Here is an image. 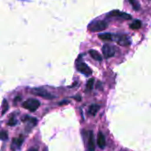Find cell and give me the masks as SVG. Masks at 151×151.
<instances>
[{
    "label": "cell",
    "mask_w": 151,
    "mask_h": 151,
    "mask_svg": "<svg viewBox=\"0 0 151 151\" xmlns=\"http://www.w3.org/2000/svg\"><path fill=\"white\" fill-rule=\"evenodd\" d=\"M88 53H89V55H90L94 60H96V61H103L102 55H101L97 51H96V50H89Z\"/></svg>",
    "instance_id": "11"
},
{
    "label": "cell",
    "mask_w": 151,
    "mask_h": 151,
    "mask_svg": "<svg viewBox=\"0 0 151 151\" xmlns=\"http://www.w3.org/2000/svg\"><path fill=\"white\" fill-rule=\"evenodd\" d=\"M99 109H100V106L99 105H97V104H92L89 107V109H88V113L90 115H92V116H96V113H97V111L99 110Z\"/></svg>",
    "instance_id": "12"
},
{
    "label": "cell",
    "mask_w": 151,
    "mask_h": 151,
    "mask_svg": "<svg viewBox=\"0 0 151 151\" xmlns=\"http://www.w3.org/2000/svg\"><path fill=\"white\" fill-rule=\"evenodd\" d=\"M97 145L101 149H104L105 147V138L101 132H99L97 134Z\"/></svg>",
    "instance_id": "10"
},
{
    "label": "cell",
    "mask_w": 151,
    "mask_h": 151,
    "mask_svg": "<svg viewBox=\"0 0 151 151\" xmlns=\"http://www.w3.org/2000/svg\"><path fill=\"white\" fill-rule=\"evenodd\" d=\"M33 93H34V94H35L37 96H40V97H42L44 99L50 100V99L54 98L53 95H51L49 92H47L46 90H44L42 88H35V89L33 90Z\"/></svg>",
    "instance_id": "3"
},
{
    "label": "cell",
    "mask_w": 151,
    "mask_h": 151,
    "mask_svg": "<svg viewBox=\"0 0 151 151\" xmlns=\"http://www.w3.org/2000/svg\"><path fill=\"white\" fill-rule=\"evenodd\" d=\"M8 108H9V105H8L7 101L4 100L3 101V104H2V115H4V113L8 110Z\"/></svg>",
    "instance_id": "16"
},
{
    "label": "cell",
    "mask_w": 151,
    "mask_h": 151,
    "mask_svg": "<svg viewBox=\"0 0 151 151\" xmlns=\"http://www.w3.org/2000/svg\"><path fill=\"white\" fill-rule=\"evenodd\" d=\"M108 27V23L104 20H96V21H93L89 24L88 26V29L90 31L93 32H96V31H102L104 30L105 28H107Z\"/></svg>",
    "instance_id": "1"
},
{
    "label": "cell",
    "mask_w": 151,
    "mask_h": 151,
    "mask_svg": "<svg viewBox=\"0 0 151 151\" xmlns=\"http://www.w3.org/2000/svg\"><path fill=\"white\" fill-rule=\"evenodd\" d=\"M24 142V137L23 136H19L18 138H14L12 140V145H11V149L12 150H19L22 145Z\"/></svg>",
    "instance_id": "5"
},
{
    "label": "cell",
    "mask_w": 151,
    "mask_h": 151,
    "mask_svg": "<svg viewBox=\"0 0 151 151\" xmlns=\"http://www.w3.org/2000/svg\"><path fill=\"white\" fill-rule=\"evenodd\" d=\"M77 69L81 73H82L86 76H89L92 74V70L90 69V68L86 63H83V62H79L77 64Z\"/></svg>",
    "instance_id": "6"
},
{
    "label": "cell",
    "mask_w": 151,
    "mask_h": 151,
    "mask_svg": "<svg viewBox=\"0 0 151 151\" xmlns=\"http://www.w3.org/2000/svg\"><path fill=\"white\" fill-rule=\"evenodd\" d=\"M94 84H95V78L92 77L87 83V91H91L94 87Z\"/></svg>",
    "instance_id": "15"
},
{
    "label": "cell",
    "mask_w": 151,
    "mask_h": 151,
    "mask_svg": "<svg viewBox=\"0 0 151 151\" xmlns=\"http://www.w3.org/2000/svg\"><path fill=\"white\" fill-rule=\"evenodd\" d=\"M96 144H95V139L93 132H88V151H95L96 150Z\"/></svg>",
    "instance_id": "8"
},
{
    "label": "cell",
    "mask_w": 151,
    "mask_h": 151,
    "mask_svg": "<svg viewBox=\"0 0 151 151\" xmlns=\"http://www.w3.org/2000/svg\"><path fill=\"white\" fill-rule=\"evenodd\" d=\"M27 151H38L37 150V149H35V148H32V149H30V150H28Z\"/></svg>",
    "instance_id": "22"
},
{
    "label": "cell",
    "mask_w": 151,
    "mask_h": 151,
    "mask_svg": "<svg viewBox=\"0 0 151 151\" xmlns=\"http://www.w3.org/2000/svg\"><path fill=\"white\" fill-rule=\"evenodd\" d=\"M129 2H130V4L133 5L134 9H135V10H139V8H140V4L137 3V1H136V0H129Z\"/></svg>",
    "instance_id": "18"
},
{
    "label": "cell",
    "mask_w": 151,
    "mask_h": 151,
    "mask_svg": "<svg viewBox=\"0 0 151 151\" xmlns=\"http://www.w3.org/2000/svg\"><path fill=\"white\" fill-rule=\"evenodd\" d=\"M0 138H1V140H2V141H5V140H7V139H8V133H7L5 131L2 130V132H1V135H0Z\"/></svg>",
    "instance_id": "19"
},
{
    "label": "cell",
    "mask_w": 151,
    "mask_h": 151,
    "mask_svg": "<svg viewBox=\"0 0 151 151\" xmlns=\"http://www.w3.org/2000/svg\"><path fill=\"white\" fill-rule=\"evenodd\" d=\"M116 40H117L119 44L124 45V46H127L131 44V41L128 37V36H125V35L124 36H119Z\"/></svg>",
    "instance_id": "9"
},
{
    "label": "cell",
    "mask_w": 151,
    "mask_h": 151,
    "mask_svg": "<svg viewBox=\"0 0 151 151\" xmlns=\"http://www.w3.org/2000/svg\"><path fill=\"white\" fill-rule=\"evenodd\" d=\"M20 99H21L20 97H17V98H16V99L14 100V101H15V102H17V101H19Z\"/></svg>",
    "instance_id": "21"
},
{
    "label": "cell",
    "mask_w": 151,
    "mask_h": 151,
    "mask_svg": "<svg viewBox=\"0 0 151 151\" xmlns=\"http://www.w3.org/2000/svg\"><path fill=\"white\" fill-rule=\"evenodd\" d=\"M73 98H74V99H76V100H77V101H79L81 100V98L80 96H78V97H73Z\"/></svg>",
    "instance_id": "20"
},
{
    "label": "cell",
    "mask_w": 151,
    "mask_h": 151,
    "mask_svg": "<svg viewBox=\"0 0 151 151\" xmlns=\"http://www.w3.org/2000/svg\"><path fill=\"white\" fill-rule=\"evenodd\" d=\"M109 17H117V18H120L123 20H130L131 19V15L123 12H119V11H113L111 12H110L108 14Z\"/></svg>",
    "instance_id": "7"
},
{
    "label": "cell",
    "mask_w": 151,
    "mask_h": 151,
    "mask_svg": "<svg viewBox=\"0 0 151 151\" xmlns=\"http://www.w3.org/2000/svg\"><path fill=\"white\" fill-rule=\"evenodd\" d=\"M22 107L31 112H34L40 107V101L35 99H29L22 103Z\"/></svg>",
    "instance_id": "2"
},
{
    "label": "cell",
    "mask_w": 151,
    "mask_h": 151,
    "mask_svg": "<svg viewBox=\"0 0 151 151\" xmlns=\"http://www.w3.org/2000/svg\"><path fill=\"white\" fill-rule=\"evenodd\" d=\"M102 51H103V54H104V58L108 59V58H111L115 55V48L110 44H104L103 46Z\"/></svg>",
    "instance_id": "4"
},
{
    "label": "cell",
    "mask_w": 151,
    "mask_h": 151,
    "mask_svg": "<svg viewBox=\"0 0 151 151\" xmlns=\"http://www.w3.org/2000/svg\"><path fill=\"white\" fill-rule=\"evenodd\" d=\"M98 36H99V38H100V39L104 40V41H109V40H111V39H112V35H111V33L100 34Z\"/></svg>",
    "instance_id": "13"
},
{
    "label": "cell",
    "mask_w": 151,
    "mask_h": 151,
    "mask_svg": "<svg viewBox=\"0 0 151 151\" xmlns=\"http://www.w3.org/2000/svg\"><path fill=\"white\" fill-rule=\"evenodd\" d=\"M17 123H18V121H17V119H16L15 117H11L10 120L8 121V125H10V126H14V125H17Z\"/></svg>",
    "instance_id": "17"
},
{
    "label": "cell",
    "mask_w": 151,
    "mask_h": 151,
    "mask_svg": "<svg viewBox=\"0 0 151 151\" xmlns=\"http://www.w3.org/2000/svg\"><path fill=\"white\" fill-rule=\"evenodd\" d=\"M141 27H142V21L139 20H134V21L130 25V28H133V29H139Z\"/></svg>",
    "instance_id": "14"
}]
</instances>
